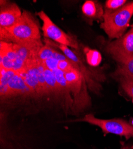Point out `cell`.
I'll return each instance as SVG.
<instances>
[{
	"instance_id": "ac0fdd59",
	"label": "cell",
	"mask_w": 133,
	"mask_h": 149,
	"mask_svg": "<svg viewBox=\"0 0 133 149\" xmlns=\"http://www.w3.org/2000/svg\"><path fill=\"white\" fill-rule=\"evenodd\" d=\"M120 149H133V145H127L125 146L124 143H122L121 147Z\"/></svg>"
},
{
	"instance_id": "30bf717a",
	"label": "cell",
	"mask_w": 133,
	"mask_h": 149,
	"mask_svg": "<svg viewBox=\"0 0 133 149\" xmlns=\"http://www.w3.org/2000/svg\"><path fill=\"white\" fill-rule=\"evenodd\" d=\"M22 15L19 6L13 3L1 1L0 29H9L15 26Z\"/></svg>"
},
{
	"instance_id": "9a60e30c",
	"label": "cell",
	"mask_w": 133,
	"mask_h": 149,
	"mask_svg": "<svg viewBox=\"0 0 133 149\" xmlns=\"http://www.w3.org/2000/svg\"><path fill=\"white\" fill-rule=\"evenodd\" d=\"M55 49L52 48V46L45 44L43 46L39 52L38 58L41 61H44L53 58V56Z\"/></svg>"
},
{
	"instance_id": "7a4b0ae2",
	"label": "cell",
	"mask_w": 133,
	"mask_h": 149,
	"mask_svg": "<svg viewBox=\"0 0 133 149\" xmlns=\"http://www.w3.org/2000/svg\"><path fill=\"white\" fill-rule=\"evenodd\" d=\"M45 42L46 44L57 47L61 49L63 54L70 60L75 63L77 69L85 79L88 90L97 95L100 94L103 88L102 83L106 80L105 74L101 69L86 66L79 55L66 45L57 44L48 40H45Z\"/></svg>"
},
{
	"instance_id": "9c48e42d",
	"label": "cell",
	"mask_w": 133,
	"mask_h": 149,
	"mask_svg": "<svg viewBox=\"0 0 133 149\" xmlns=\"http://www.w3.org/2000/svg\"><path fill=\"white\" fill-rule=\"evenodd\" d=\"M1 100H6L13 97L31 98L30 90L25 79L19 73H16L9 81L8 85L0 88Z\"/></svg>"
},
{
	"instance_id": "2e32d148",
	"label": "cell",
	"mask_w": 133,
	"mask_h": 149,
	"mask_svg": "<svg viewBox=\"0 0 133 149\" xmlns=\"http://www.w3.org/2000/svg\"><path fill=\"white\" fill-rule=\"evenodd\" d=\"M127 3L126 0H107L105 3L104 10L113 11L117 10Z\"/></svg>"
},
{
	"instance_id": "6da1fadb",
	"label": "cell",
	"mask_w": 133,
	"mask_h": 149,
	"mask_svg": "<svg viewBox=\"0 0 133 149\" xmlns=\"http://www.w3.org/2000/svg\"><path fill=\"white\" fill-rule=\"evenodd\" d=\"M39 23L29 11H24L15 26L9 29H0L1 41L16 44H25L41 41Z\"/></svg>"
},
{
	"instance_id": "e0dca14e",
	"label": "cell",
	"mask_w": 133,
	"mask_h": 149,
	"mask_svg": "<svg viewBox=\"0 0 133 149\" xmlns=\"http://www.w3.org/2000/svg\"><path fill=\"white\" fill-rule=\"evenodd\" d=\"M116 69L133 75V58L130 59L124 63L118 64Z\"/></svg>"
},
{
	"instance_id": "7c38bea8",
	"label": "cell",
	"mask_w": 133,
	"mask_h": 149,
	"mask_svg": "<svg viewBox=\"0 0 133 149\" xmlns=\"http://www.w3.org/2000/svg\"><path fill=\"white\" fill-rule=\"evenodd\" d=\"M82 10L84 15L91 20H103L104 10L97 1L87 0L84 3Z\"/></svg>"
},
{
	"instance_id": "8992f818",
	"label": "cell",
	"mask_w": 133,
	"mask_h": 149,
	"mask_svg": "<svg viewBox=\"0 0 133 149\" xmlns=\"http://www.w3.org/2000/svg\"><path fill=\"white\" fill-rule=\"evenodd\" d=\"M103 45L104 51L118 64L133 58V27L121 37L107 41Z\"/></svg>"
},
{
	"instance_id": "3957f363",
	"label": "cell",
	"mask_w": 133,
	"mask_h": 149,
	"mask_svg": "<svg viewBox=\"0 0 133 149\" xmlns=\"http://www.w3.org/2000/svg\"><path fill=\"white\" fill-rule=\"evenodd\" d=\"M132 16L133 1L127 3L115 11L104 10L100 28L110 39H118L124 35Z\"/></svg>"
},
{
	"instance_id": "4fadbf2b",
	"label": "cell",
	"mask_w": 133,
	"mask_h": 149,
	"mask_svg": "<svg viewBox=\"0 0 133 149\" xmlns=\"http://www.w3.org/2000/svg\"><path fill=\"white\" fill-rule=\"evenodd\" d=\"M112 77L119 84L124 91L133 100V75L116 69L112 73Z\"/></svg>"
},
{
	"instance_id": "5b68a950",
	"label": "cell",
	"mask_w": 133,
	"mask_h": 149,
	"mask_svg": "<svg viewBox=\"0 0 133 149\" xmlns=\"http://www.w3.org/2000/svg\"><path fill=\"white\" fill-rule=\"evenodd\" d=\"M78 120L86 122L100 128L105 135L113 134L124 136L126 140L133 137V125L122 119H102L95 118L93 114L89 113Z\"/></svg>"
},
{
	"instance_id": "52a82bcc",
	"label": "cell",
	"mask_w": 133,
	"mask_h": 149,
	"mask_svg": "<svg viewBox=\"0 0 133 149\" xmlns=\"http://www.w3.org/2000/svg\"><path fill=\"white\" fill-rule=\"evenodd\" d=\"M37 15L43 22L42 30L45 38L52 40L59 44L66 45L75 49H79V44L75 37L67 34L60 29L44 11L38 12Z\"/></svg>"
},
{
	"instance_id": "8fae6325",
	"label": "cell",
	"mask_w": 133,
	"mask_h": 149,
	"mask_svg": "<svg viewBox=\"0 0 133 149\" xmlns=\"http://www.w3.org/2000/svg\"><path fill=\"white\" fill-rule=\"evenodd\" d=\"M16 53L13 43L1 41V55L0 64L1 68L6 70H13Z\"/></svg>"
},
{
	"instance_id": "5bb4252c",
	"label": "cell",
	"mask_w": 133,
	"mask_h": 149,
	"mask_svg": "<svg viewBox=\"0 0 133 149\" xmlns=\"http://www.w3.org/2000/svg\"><path fill=\"white\" fill-rule=\"evenodd\" d=\"M86 53L87 63L91 67H97L102 61V56L99 52L96 49H93L88 48H84Z\"/></svg>"
},
{
	"instance_id": "277c9868",
	"label": "cell",
	"mask_w": 133,
	"mask_h": 149,
	"mask_svg": "<svg viewBox=\"0 0 133 149\" xmlns=\"http://www.w3.org/2000/svg\"><path fill=\"white\" fill-rule=\"evenodd\" d=\"M65 73V77L74 101V113L82 112L91 106L87 82L77 69Z\"/></svg>"
},
{
	"instance_id": "ba28073f",
	"label": "cell",
	"mask_w": 133,
	"mask_h": 149,
	"mask_svg": "<svg viewBox=\"0 0 133 149\" xmlns=\"http://www.w3.org/2000/svg\"><path fill=\"white\" fill-rule=\"evenodd\" d=\"M14 44L16 58L14 62L13 70L19 73L25 69L28 63L38 57L39 52L43 47L41 41L25 44Z\"/></svg>"
}]
</instances>
